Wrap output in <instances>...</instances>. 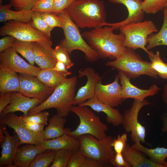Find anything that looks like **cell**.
<instances>
[{"instance_id": "obj_1", "label": "cell", "mask_w": 167, "mask_h": 167, "mask_svg": "<svg viewBox=\"0 0 167 167\" xmlns=\"http://www.w3.org/2000/svg\"><path fill=\"white\" fill-rule=\"evenodd\" d=\"M111 27L106 25L96 27L82 34L88 44L97 53L99 58L114 60L122 54L126 47L124 35L113 33Z\"/></svg>"}, {"instance_id": "obj_2", "label": "cell", "mask_w": 167, "mask_h": 167, "mask_svg": "<svg viewBox=\"0 0 167 167\" xmlns=\"http://www.w3.org/2000/svg\"><path fill=\"white\" fill-rule=\"evenodd\" d=\"M81 28L103 27L106 22L104 2L101 0H75L64 10Z\"/></svg>"}, {"instance_id": "obj_3", "label": "cell", "mask_w": 167, "mask_h": 167, "mask_svg": "<svg viewBox=\"0 0 167 167\" xmlns=\"http://www.w3.org/2000/svg\"><path fill=\"white\" fill-rule=\"evenodd\" d=\"M77 79L76 76L67 78L54 89L46 100L31 109L28 115L46 109L55 108L58 115L64 117L67 116L73 105Z\"/></svg>"}, {"instance_id": "obj_4", "label": "cell", "mask_w": 167, "mask_h": 167, "mask_svg": "<svg viewBox=\"0 0 167 167\" xmlns=\"http://www.w3.org/2000/svg\"><path fill=\"white\" fill-rule=\"evenodd\" d=\"M62 24L65 38L59 45L65 48L71 54L75 50L82 51L85 54V59L93 62L99 58V55L84 39L79 27L72 20L66 12L64 10L57 15Z\"/></svg>"}, {"instance_id": "obj_5", "label": "cell", "mask_w": 167, "mask_h": 167, "mask_svg": "<svg viewBox=\"0 0 167 167\" xmlns=\"http://www.w3.org/2000/svg\"><path fill=\"white\" fill-rule=\"evenodd\" d=\"M105 65L122 72L130 79L143 75L158 78L157 73L152 68L151 62L143 60L134 50L127 47L119 57L107 62Z\"/></svg>"}, {"instance_id": "obj_6", "label": "cell", "mask_w": 167, "mask_h": 167, "mask_svg": "<svg viewBox=\"0 0 167 167\" xmlns=\"http://www.w3.org/2000/svg\"><path fill=\"white\" fill-rule=\"evenodd\" d=\"M71 111L78 116L80 122L74 130L71 131V129L68 128L66 134L78 139L80 136L85 134L91 135L99 140L106 136L108 126L88 106L73 105Z\"/></svg>"}, {"instance_id": "obj_7", "label": "cell", "mask_w": 167, "mask_h": 167, "mask_svg": "<svg viewBox=\"0 0 167 167\" xmlns=\"http://www.w3.org/2000/svg\"><path fill=\"white\" fill-rule=\"evenodd\" d=\"M113 139L111 136L106 135L99 140L91 135H84L78 139L80 143L79 150L85 156L103 163L106 166L113 165L115 154L111 146Z\"/></svg>"}, {"instance_id": "obj_8", "label": "cell", "mask_w": 167, "mask_h": 167, "mask_svg": "<svg viewBox=\"0 0 167 167\" xmlns=\"http://www.w3.org/2000/svg\"><path fill=\"white\" fill-rule=\"evenodd\" d=\"M118 29L125 36V47L134 50L141 49L148 54L149 51L146 48L147 38L150 35L158 31L156 25L151 20L126 24Z\"/></svg>"}, {"instance_id": "obj_9", "label": "cell", "mask_w": 167, "mask_h": 167, "mask_svg": "<svg viewBox=\"0 0 167 167\" xmlns=\"http://www.w3.org/2000/svg\"><path fill=\"white\" fill-rule=\"evenodd\" d=\"M151 104L145 99L142 101L134 100L131 107L124 112L122 124L126 132H131V140L134 143L137 142L146 143V129L139 122L138 115L143 107Z\"/></svg>"}, {"instance_id": "obj_10", "label": "cell", "mask_w": 167, "mask_h": 167, "mask_svg": "<svg viewBox=\"0 0 167 167\" xmlns=\"http://www.w3.org/2000/svg\"><path fill=\"white\" fill-rule=\"evenodd\" d=\"M0 35L10 36L18 40L34 42L51 39L33 27L30 22L25 23L15 20L6 22L0 28Z\"/></svg>"}, {"instance_id": "obj_11", "label": "cell", "mask_w": 167, "mask_h": 167, "mask_svg": "<svg viewBox=\"0 0 167 167\" xmlns=\"http://www.w3.org/2000/svg\"><path fill=\"white\" fill-rule=\"evenodd\" d=\"M0 122L14 130L20 139V146L25 144L41 145L44 140L42 131L35 132L30 130L26 127L22 117L14 113H8L1 118Z\"/></svg>"}, {"instance_id": "obj_12", "label": "cell", "mask_w": 167, "mask_h": 167, "mask_svg": "<svg viewBox=\"0 0 167 167\" xmlns=\"http://www.w3.org/2000/svg\"><path fill=\"white\" fill-rule=\"evenodd\" d=\"M18 75L20 82L18 92L25 96L44 101L54 90V89L45 85L37 77L26 73H19Z\"/></svg>"}, {"instance_id": "obj_13", "label": "cell", "mask_w": 167, "mask_h": 167, "mask_svg": "<svg viewBox=\"0 0 167 167\" xmlns=\"http://www.w3.org/2000/svg\"><path fill=\"white\" fill-rule=\"evenodd\" d=\"M0 65L16 73L29 74L36 77L41 70L40 67L27 62L12 47L0 53Z\"/></svg>"}, {"instance_id": "obj_14", "label": "cell", "mask_w": 167, "mask_h": 167, "mask_svg": "<svg viewBox=\"0 0 167 167\" xmlns=\"http://www.w3.org/2000/svg\"><path fill=\"white\" fill-rule=\"evenodd\" d=\"M119 80L118 74L115 76L114 81L111 83L105 85L102 83V81L98 82L96 86L95 96L100 101L112 107L121 105L123 100Z\"/></svg>"}, {"instance_id": "obj_15", "label": "cell", "mask_w": 167, "mask_h": 167, "mask_svg": "<svg viewBox=\"0 0 167 167\" xmlns=\"http://www.w3.org/2000/svg\"><path fill=\"white\" fill-rule=\"evenodd\" d=\"M78 77L86 76L87 80L86 84L78 90L75 97L73 105H78L95 96L96 84L102 81V77L92 68L86 67L78 71Z\"/></svg>"}, {"instance_id": "obj_16", "label": "cell", "mask_w": 167, "mask_h": 167, "mask_svg": "<svg viewBox=\"0 0 167 167\" xmlns=\"http://www.w3.org/2000/svg\"><path fill=\"white\" fill-rule=\"evenodd\" d=\"M118 75L121 86L122 94L123 101L131 98L142 101L147 97L156 95L161 89L155 84H153L148 89H141L132 84L130 82V79L122 72L119 71Z\"/></svg>"}, {"instance_id": "obj_17", "label": "cell", "mask_w": 167, "mask_h": 167, "mask_svg": "<svg viewBox=\"0 0 167 167\" xmlns=\"http://www.w3.org/2000/svg\"><path fill=\"white\" fill-rule=\"evenodd\" d=\"M113 4H122L126 8L128 15L124 20L118 22L109 23L106 22L103 24L111 27L113 30L118 29L125 25L143 21L144 12L142 8V0H108Z\"/></svg>"}, {"instance_id": "obj_18", "label": "cell", "mask_w": 167, "mask_h": 167, "mask_svg": "<svg viewBox=\"0 0 167 167\" xmlns=\"http://www.w3.org/2000/svg\"><path fill=\"white\" fill-rule=\"evenodd\" d=\"M33 43L34 59L36 63L41 69H53L57 60L52 47L51 39Z\"/></svg>"}, {"instance_id": "obj_19", "label": "cell", "mask_w": 167, "mask_h": 167, "mask_svg": "<svg viewBox=\"0 0 167 167\" xmlns=\"http://www.w3.org/2000/svg\"><path fill=\"white\" fill-rule=\"evenodd\" d=\"M1 124L5 138L2 144L0 167H15L14 162L18 149L20 146V139L15 132L14 135H11L5 126V125Z\"/></svg>"}, {"instance_id": "obj_20", "label": "cell", "mask_w": 167, "mask_h": 167, "mask_svg": "<svg viewBox=\"0 0 167 167\" xmlns=\"http://www.w3.org/2000/svg\"><path fill=\"white\" fill-rule=\"evenodd\" d=\"M43 102L40 100L29 98L18 92H14L10 103L0 113V118L8 113L17 111L23 112L24 114L22 116H26L31 109L39 105Z\"/></svg>"}, {"instance_id": "obj_21", "label": "cell", "mask_w": 167, "mask_h": 167, "mask_svg": "<svg viewBox=\"0 0 167 167\" xmlns=\"http://www.w3.org/2000/svg\"><path fill=\"white\" fill-rule=\"evenodd\" d=\"M78 105L89 106L97 112L104 113L106 115L107 122L112 124L114 126H117L122 124L123 116L119 110L102 102L95 96Z\"/></svg>"}, {"instance_id": "obj_22", "label": "cell", "mask_w": 167, "mask_h": 167, "mask_svg": "<svg viewBox=\"0 0 167 167\" xmlns=\"http://www.w3.org/2000/svg\"><path fill=\"white\" fill-rule=\"evenodd\" d=\"M45 150L41 145L25 144L19 148L14 164L15 167H29L36 157Z\"/></svg>"}, {"instance_id": "obj_23", "label": "cell", "mask_w": 167, "mask_h": 167, "mask_svg": "<svg viewBox=\"0 0 167 167\" xmlns=\"http://www.w3.org/2000/svg\"><path fill=\"white\" fill-rule=\"evenodd\" d=\"M122 153L125 160L132 167H165L148 158L143 153L133 148L128 143Z\"/></svg>"}, {"instance_id": "obj_24", "label": "cell", "mask_w": 167, "mask_h": 167, "mask_svg": "<svg viewBox=\"0 0 167 167\" xmlns=\"http://www.w3.org/2000/svg\"><path fill=\"white\" fill-rule=\"evenodd\" d=\"M45 149L55 151L69 149L73 151L79 150L80 143L79 139L66 134H64L56 138L44 139L41 145Z\"/></svg>"}, {"instance_id": "obj_25", "label": "cell", "mask_w": 167, "mask_h": 167, "mask_svg": "<svg viewBox=\"0 0 167 167\" xmlns=\"http://www.w3.org/2000/svg\"><path fill=\"white\" fill-rule=\"evenodd\" d=\"M19 79L17 73L0 65V94L10 92H18Z\"/></svg>"}, {"instance_id": "obj_26", "label": "cell", "mask_w": 167, "mask_h": 167, "mask_svg": "<svg viewBox=\"0 0 167 167\" xmlns=\"http://www.w3.org/2000/svg\"><path fill=\"white\" fill-rule=\"evenodd\" d=\"M66 117L54 115L49 120V125L42 131V136L45 140L54 139L66 134L68 128H65L66 122Z\"/></svg>"}, {"instance_id": "obj_27", "label": "cell", "mask_w": 167, "mask_h": 167, "mask_svg": "<svg viewBox=\"0 0 167 167\" xmlns=\"http://www.w3.org/2000/svg\"><path fill=\"white\" fill-rule=\"evenodd\" d=\"M11 3L0 6V22H6L10 20L29 23L32 21L33 11L32 10L14 11L10 9Z\"/></svg>"}, {"instance_id": "obj_28", "label": "cell", "mask_w": 167, "mask_h": 167, "mask_svg": "<svg viewBox=\"0 0 167 167\" xmlns=\"http://www.w3.org/2000/svg\"><path fill=\"white\" fill-rule=\"evenodd\" d=\"M131 146L133 148L143 153L156 164L164 165L166 162L165 160L167 157V148L157 147L154 148H148L142 145L139 142L135 143Z\"/></svg>"}, {"instance_id": "obj_29", "label": "cell", "mask_w": 167, "mask_h": 167, "mask_svg": "<svg viewBox=\"0 0 167 167\" xmlns=\"http://www.w3.org/2000/svg\"><path fill=\"white\" fill-rule=\"evenodd\" d=\"M37 77L45 85L54 89L67 79L64 74L53 69H41Z\"/></svg>"}, {"instance_id": "obj_30", "label": "cell", "mask_w": 167, "mask_h": 167, "mask_svg": "<svg viewBox=\"0 0 167 167\" xmlns=\"http://www.w3.org/2000/svg\"><path fill=\"white\" fill-rule=\"evenodd\" d=\"M147 49L149 51L159 46H167V16L164 11L163 21L160 30L156 33L150 35L147 38Z\"/></svg>"}, {"instance_id": "obj_31", "label": "cell", "mask_w": 167, "mask_h": 167, "mask_svg": "<svg viewBox=\"0 0 167 167\" xmlns=\"http://www.w3.org/2000/svg\"><path fill=\"white\" fill-rule=\"evenodd\" d=\"M104 164L87 157L78 150L75 151L67 167H103Z\"/></svg>"}, {"instance_id": "obj_32", "label": "cell", "mask_w": 167, "mask_h": 167, "mask_svg": "<svg viewBox=\"0 0 167 167\" xmlns=\"http://www.w3.org/2000/svg\"><path fill=\"white\" fill-rule=\"evenodd\" d=\"M12 47L17 52L20 54L31 64L34 66L33 42L25 41L15 39Z\"/></svg>"}, {"instance_id": "obj_33", "label": "cell", "mask_w": 167, "mask_h": 167, "mask_svg": "<svg viewBox=\"0 0 167 167\" xmlns=\"http://www.w3.org/2000/svg\"><path fill=\"white\" fill-rule=\"evenodd\" d=\"M151 63L152 68L156 72L158 76L167 80V63H165L157 51L154 54L149 51L148 54Z\"/></svg>"}, {"instance_id": "obj_34", "label": "cell", "mask_w": 167, "mask_h": 167, "mask_svg": "<svg viewBox=\"0 0 167 167\" xmlns=\"http://www.w3.org/2000/svg\"><path fill=\"white\" fill-rule=\"evenodd\" d=\"M56 151L54 150L46 149L36 157L29 167H50L54 161Z\"/></svg>"}, {"instance_id": "obj_35", "label": "cell", "mask_w": 167, "mask_h": 167, "mask_svg": "<svg viewBox=\"0 0 167 167\" xmlns=\"http://www.w3.org/2000/svg\"><path fill=\"white\" fill-rule=\"evenodd\" d=\"M32 26L47 36L51 38V33L53 29L50 28L43 19L41 12H33L30 22Z\"/></svg>"}, {"instance_id": "obj_36", "label": "cell", "mask_w": 167, "mask_h": 167, "mask_svg": "<svg viewBox=\"0 0 167 167\" xmlns=\"http://www.w3.org/2000/svg\"><path fill=\"white\" fill-rule=\"evenodd\" d=\"M73 151L69 149H62L56 151L54 161L50 167H67L73 153Z\"/></svg>"}, {"instance_id": "obj_37", "label": "cell", "mask_w": 167, "mask_h": 167, "mask_svg": "<svg viewBox=\"0 0 167 167\" xmlns=\"http://www.w3.org/2000/svg\"><path fill=\"white\" fill-rule=\"evenodd\" d=\"M167 4V0H144L142 8L147 14H155L164 10Z\"/></svg>"}, {"instance_id": "obj_38", "label": "cell", "mask_w": 167, "mask_h": 167, "mask_svg": "<svg viewBox=\"0 0 167 167\" xmlns=\"http://www.w3.org/2000/svg\"><path fill=\"white\" fill-rule=\"evenodd\" d=\"M54 52L57 60L63 63L67 69H69L74 65L71 59L70 54L64 47L58 45L54 49Z\"/></svg>"}, {"instance_id": "obj_39", "label": "cell", "mask_w": 167, "mask_h": 167, "mask_svg": "<svg viewBox=\"0 0 167 167\" xmlns=\"http://www.w3.org/2000/svg\"><path fill=\"white\" fill-rule=\"evenodd\" d=\"M31 10L33 12L53 13L54 0H36Z\"/></svg>"}, {"instance_id": "obj_40", "label": "cell", "mask_w": 167, "mask_h": 167, "mask_svg": "<svg viewBox=\"0 0 167 167\" xmlns=\"http://www.w3.org/2000/svg\"><path fill=\"white\" fill-rule=\"evenodd\" d=\"M49 115L47 112H39L30 115L25 116H22L23 120L26 122L47 124L48 117Z\"/></svg>"}, {"instance_id": "obj_41", "label": "cell", "mask_w": 167, "mask_h": 167, "mask_svg": "<svg viewBox=\"0 0 167 167\" xmlns=\"http://www.w3.org/2000/svg\"><path fill=\"white\" fill-rule=\"evenodd\" d=\"M41 13L43 19L50 28L53 29L55 27L62 28V23L57 15L50 12Z\"/></svg>"}, {"instance_id": "obj_42", "label": "cell", "mask_w": 167, "mask_h": 167, "mask_svg": "<svg viewBox=\"0 0 167 167\" xmlns=\"http://www.w3.org/2000/svg\"><path fill=\"white\" fill-rule=\"evenodd\" d=\"M127 140L126 133H124L122 135H119L117 138H114L111 146L115 153H121L124 149Z\"/></svg>"}, {"instance_id": "obj_43", "label": "cell", "mask_w": 167, "mask_h": 167, "mask_svg": "<svg viewBox=\"0 0 167 167\" xmlns=\"http://www.w3.org/2000/svg\"><path fill=\"white\" fill-rule=\"evenodd\" d=\"M36 0H10V3L17 11L31 10Z\"/></svg>"}, {"instance_id": "obj_44", "label": "cell", "mask_w": 167, "mask_h": 167, "mask_svg": "<svg viewBox=\"0 0 167 167\" xmlns=\"http://www.w3.org/2000/svg\"><path fill=\"white\" fill-rule=\"evenodd\" d=\"M75 0H54L53 13L58 15L63 12L65 9Z\"/></svg>"}, {"instance_id": "obj_45", "label": "cell", "mask_w": 167, "mask_h": 167, "mask_svg": "<svg viewBox=\"0 0 167 167\" xmlns=\"http://www.w3.org/2000/svg\"><path fill=\"white\" fill-rule=\"evenodd\" d=\"M162 100L166 106L167 111L165 115L162 116L161 119L162 122L161 132H167V84H165L163 88L162 94Z\"/></svg>"}, {"instance_id": "obj_46", "label": "cell", "mask_w": 167, "mask_h": 167, "mask_svg": "<svg viewBox=\"0 0 167 167\" xmlns=\"http://www.w3.org/2000/svg\"><path fill=\"white\" fill-rule=\"evenodd\" d=\"M112 164L115 167H131V165L125 160L122 153H115Z\"/></svg>"}, {"instance_id": "obj_47", "label": "cell", "mask_w": 167, "mask_h": 167, "mask_svg": "<svg viewBox=\"0 0 167 167\" xmlns=\"http://www.w3.org/2000/svg\"><path fill=\"white\" fill-rule=\"evenodd\" d=\"M16 39L13 37L7 35L0 39V53L6 49L12 47L13 43Z\"/></svg>"}, {"instance_id": "obj_48", "label": "cell", "mask_w": 167, "mask_h": 167, "mask_svg": "<svg viewBox=\"0 0 167 167\" xmlns=\"http://www.w3.org/2000/svg\"><path fill=\"white\" fill-rule=\"evenodd\" d=\"M13 92H8L4 94L0 95V113L8 104L10 103Z\"/></svg>"}, {"instance_id": "obj_49", "label": "cell", "mask_w": 167, "mask_h": 167, "mask_svg": "<svg viewBox=\"0 0 167 167\" xmlns=\"http://www.w3.org/2000/svg\"><path fill=\"white\" fill-rule=\"evenodd\" d=\"M26 127L30 130L35 132H40L44 130L43 124L25 122Z\"/></svg>"}, {"instance_id": "obj_50", "label": "cell", "mask_w": 167, "mask_h": 167, "mask_svg": "<svg viewBox=\"0 0 167 167\" xmlns=\"http://www.w3.org/2000/svg\"><path fill=\"white\" fill-rule=\"evenodd\" d=\"M53 69L62 73L66 76L72 74L71 72L68 70V69L65 65L62 62L58 60H57L56 65Z\"/></svg>"}, {"instance_id": "obj_51", "label": "cell", "mask_w": 167, "mask_h": 167, "mask_svg": "<svg viewBox=\"0 0 167 167\" xmlns=\"http://www.w3.org/2000/svg\"><path fill=\"white\" fill-rule=\"evenodd\" d=\"M5 138V135L3 132L2 127L1 126L0 128V142L1 144L4 142Z\"/></svg>"}, {"instance_id": "obj_52", "label": "cell", "mask_w": 167, "mask_h": 167, "mask_svg": "<svg viewBox=\"0 0 167 167\" xmlns=\"http://www.w3.org/2000/svg\"><path fill=\"white\" fill-rule=\"evenodd\" d=\"M163 10L165 11L167 16V4L166 7L164 8Z\"/></svg>"}, {"instance_id": "obj_53", "label": "cell", "mask_w": 167, "mask_h": 167, "mask_svg": "<svg viewBox=\"0 0 167 167\" xmlns=\"http://www.w3.org/2000/svg\"><path fill=\"white\" fill-rule=\"evenodd\" d=\"M164 165L166 167H167V162H166Z\"/></svg>"}]
</instances>
